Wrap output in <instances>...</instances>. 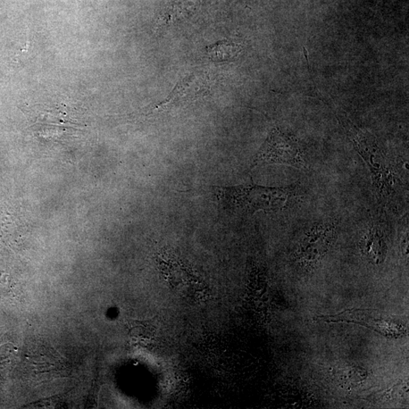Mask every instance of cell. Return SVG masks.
I'll list each match as a JSON object with an SVG mask.
<instances>
[{
	"label": "cell",
	"mask_w": 409,
	"mask_h": 409,
	"mask_svg": "<svg viewBox=\"0 0 409 409\" xmlns=\"http://www.w3.org/2000/svg\"><path fill=\"white\" fill-rule=\"evenodd\" d=\"M344 123L357 152L369 166L378 199L381 203H388L396 193L397 178L387 158L369 133L358 128L347 119Z\"/></svg>",
	"instance_id": "2"
},
{
	"label": "cell",
	"mask_w": 409,
	"mask_h": 409,
	"mask_svg": "<svg viewBox=\"0 0 409 409\" xmlns=\"http://www.w3.org/2000/svg\"><path fill=\"white\" fill-rule=\"evenodd\" d=\"M322 319L329 322H353L364 325V326L379 332L387 337H399L404 331L401 325L391 321L372 317L365 311H346L339 315L322 317Z\"/></svg>",
	"instance_id": "5"
},
{
	"label": "cell",
	"mask_w": 409,
	"mask_h": 409,
	"mask_svg": "<svg viewBox=\"0 0 409 409\" xmlns=\"http://www.w3.org/2000/svg\"><path fill=\"white\" fill-rule=\"evenodd\" d=\"M294 192L290 187H269L255 185L219 189L218 197L225 210L254 214L257 211L285 210L293 201Z\"/></svg>",
	"instance_id": "1"
},
{
	"label": "cell",
	"mask_w": 409,
	"mask_h": 409,
	"mask_svg": "<svg viewBox=\"0 0 409 409\" xmlns=\"http://www.w3.org/2000/svg\"><path fill=\"white\" fill-rule=\"evenodd\" d=\"M286 165L299 169H308L303 152L297 141L274 128L253 161L251 169L268 165Z\"/></svg>",
	"instance_id": "3"
},
{
	"label": "cell",
	"mask_w": 409,
	"mask_h": 409,
	"mask_svg": "<svg viewBox=\"0 0 409 409\" xmlns=\"http://www.w3.org/2000/svg\"><path fill=\"white\" fill-rule=\"evenodd\" d=\"M240 45L228 41H219L207 48L208 56L215 62L231 61L240 53Z\"/></svg>",
	"instance_id": "8"
},
{
	"label": "cell",
	"mask_w": 409,
	"mask_h": 409,
	"mask_svg": "<svg viewBox=\"0 0 409 409\" xmlns=\"http://www.w3.org/2000/svg\"><path fill=\"white\" fill-rule=\"evenodd\" d=\"M335 375L340 386L351 388L364 381L368 373L360 366L344 365L335 370Z\"/></svg>",
	"instance_id": "7"
},
{
	"label": "cell",
	"mask_w": 409,
	"mask_h": 409,
	"mask_svg": "<svg viewBox=\"0 0 409 409\" xmlns=\"http://www.w3.org/2000/svg\"><path fill=\"white\" fill-rule=\"evenodd\" d=\"M336 235V228L333 224L317 225L300 240L296 253L297 260L307 266L319 262L328 253Z\"/></svg>",
	"instance_id": "4"
},
{
	"label": "cell",
	"mask_w": 409,
	"mask_h": 409,
	"mask_svg": "<svg viewBox=\"0 0 409 409\" xmlns=\"http://www.w3.org/2000/svg\"><path fill=\"white\" fill-rule=\"evenodd\" d=\"M362 250L367 260L374 265H380L385 261L387 246L379 228L372 227L367 232L362 242Z\"/></svg>",
	"instance_id": "6"
}]
</instances>
